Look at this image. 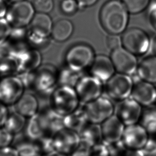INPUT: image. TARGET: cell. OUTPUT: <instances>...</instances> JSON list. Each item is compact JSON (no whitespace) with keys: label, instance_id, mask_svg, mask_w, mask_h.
<instances>
[{"label":"cell","instance_id":"cell-1","mask_svg":"<svg viewBox=\"0 0 156 156\" xmlns=\"http://www.w3.org/2000/svg\"><path fill=\"white\" fill-rule=\"evenodd\" d=\"M26 88L33 91L38 95L50 96L58 83L59 73L50 65H44L30 73L18 76Z\"/></svg>","mask_w":156,"mask_h":156},{"label":"cell","instance_id":"cell-23","mask_svg":"<svg viewBox=\"0 0 156 156\" xmlns=\"http://www.w3.org/2000/svg\"><path fill=\"white\" fill-rule=\"evenodd\" d=\"M80 141L92 147L102 141L101 125L89 122L78 133Z\"/></svg>","mask_w":156,"mask_h":156},{"label":"cell","instance_id":"cell-35","mask_svg":"<svg viewBox=\"0 0 156 156\" xmlns=\"http://www.w3.org/2000/svg\"><path fill=\"white\" fill-rule=\"evenodd\" d=\"M105 143L108 147L109 156H123L125 151L127 149L121 139L115 142Z\"/></svg>","mask_w":156,"mask_h":156},{"label":"cell","instance_id":"cell-49","mask_svg":"<svg viewBox=\"0 0 156 156\" xmlns=\"http://www.w3.org/2000/svg\"><path fill=\"white\" fill-rule=\"evenodd\" d=\"M40 156H67L64 155V154H60L57 151H53V152H49L47 154H41Z\"/></svg>","mask_w":156,"mask_h":156},{"label":"cell","instance_id":"cell-50","mask_svg":"<svg viewBox=\"0 0 156 156\" xmlns=\"http://www.w3.org/2000/svg\"><path fill=\"white\" fill-rule=\"evenodd\" d=\"M7 3H16V2H19V1H23V0H4Z\"/></svg>","mask_w":156,"mask_h":156},{"label":"cell","instance_id":"cell-11","mask_svg":"<svg viewBox=\"0 0 156 156\" xmlns=\"http://www.w3.org/2000/svg\"><path fill=\"white\" fill-rule=\"evenodd\" d=\"M75 89L81 104L93 101L102 96L104 86L102 82L93 76L82 77Z\"/></svg>","mask_w":156,"mask_h":156},{"label":"cell","instance_id":"cell-41","mask_svg":"<svg viewBox=\"0 0 156 156\" xmlns=\"http://www.w3.org/2000/svg\"><path fill=\"white\" fill-rule=\"evenodd\" d=\"M148 18L150 25L156 31V0L149 4Z\"/></svg>","mask_w":156,"mask_h":156},{"label":"cell","instance_id":"cell-47","mask_svg":"<svg viewBox=\"0 0 156 156\" xmlns=\"http://www.w3.org/2000/svg\"><path fill=\"white\" fill-rule=\"evenodd\" d=\"M8 7L7 3L4 0H0V18L5 17Z\"/></svg>","mask_w":156,"mask_h":156},{"label":"cell","instance_id":"cell-10","mask_svg":"<svg viewBox=\"0 0 156 156\" xmlns=\"http://www.w3.org/2000/svg\"><path fill=\"white\" fill-rule=\"evenodd\" d=\"M30 25L27 35L30 43L42 44L51 34L52 21L47 13H37L35 15Z\"/></svg>","mask_w":156,"mask_h":156},{"label":"cell","instance_id":"cell-27","mask_svg":"<svg viewBox=\"0 0 156 156\" xmlns=\"http://www.w3.org/2000/svg\"><path fill=\"white\" fill-rule=\"evenodd\" d=\"M73 30L74 27L71 21L67 19H61L53 25L51 35L55 40L63 42L69 38Z\"/></svg>","mask_w":156,"mask_h":156},{"label":"cell","instance_id":"cell-20","mask_svg":"<svg viewBox=\"0 0 156 156\" xmlns=\"http://www.w3.org/2000/svg\"><path fill=\"white\" fill-rule=\"evenodd\" d=\"M89 122L86 113L81 104L77 109L63 117L65 128L78 133Z\"/></svg>","mask_w":156,"mask_h":156},{"label":"cell","instance_id":"cell-21","mask_svg":"<svg viewBox=\"0 0 156 156\" xmlns=\"http://www.w3.org/2000/svg\"><path fill=\"white\" fill-rule=\"evenodd\" d=\"M16 111L26 118H30L38 112L39 104L35 95L23 94L15 104Z\"/></svg>","mask_w":156,"mask_h":156},{"label":"cell","instance_id":"cell-34","mask_svg":"<svg viewBox=\"0 0 156 156\" xmlns=\"http://www.w3.org/2000/svg\"><path fill=\"white\" fill-rule=\"evenodd\" d=\"M32 4L36 11L43 13L51 12L54 6L53 0H33Z\"/></svg>","mask_w":156,"mask_h":156},{"label":"cell","instance_id":"cell-28","mask_svg":"<svg viewBox=\"0 0 156 156\" xmlns=\"http://www.w3.org/2000/svg\"><path fill=\"white\" fill-rule=\"evenodd\" d=\"M25 128L26 137L34 141L47 135L41 122L38 113L30 118V120L26 122Z\"/></svg>","mask_w":156,"mask_h":156},{"label":"cell","instance_id":"cell-39","mask_svg":"<svg viewBox=\"0 0 156 156\" xmlns=\"http://www.w3.org/2000/svg\"><path fill=\"white\" fill-rule=\"evenodd\" d=\"M78 7V4L76 0H63L61 2V10L67 15L74 13Z\"/></svg>","mask_w":156,"mask_h":156},{"label":"cell","instance_id":"cell-15","mask_svg":"<svg viewBox=\"0 0 156 156\" xmlns=\"http://www.w3.org/2000/svg\"><path fill=\"white\" fill-rule=\"evenodd\" d=\"M78 133L64 128L53 135L55 151L65 156L70 155L80 143Z\"/></svg>","mask_w":156,"mask_h":156},{"label":"cell","instance_id":"cell-52","mask_svg":"<svg viewBox=\"0 0 156 156\" xmlns=\"http://www.w3.org/2000/svg\"></svg>","mask_w":156,"mask_h":156},{"label":"cell","instance_id":"cell-14","mask_svg":"<svg viewBox=\"0 0 156 156\" xmlns=\"http://www.w3.org/2000/svg\"><path fill=\"white\" fill-rule=\"evenodd\" d=\"M111 59L118 73L131 76L136 72L138 63L135 55L124 48L120 46L112 50Z\"/></svg>","mask_w":156,"mask_h":156},{"label":"cell","instance_id":"cell-45","mask_svg":"<svg viewBox=\"0 0 156 156\" xmlns=\"http://www.w3.org/2000/svg\"><path fill=\"white\" fill-rule=\"evenodd\" d=\"M98 0H76L80 8H85L92 6L97 2Z\"/></svg>","mask_w":156,"mask_h":156},{"label":"cell","instance_id":"cell-7","mask_svg":"<svg viewBox=\"0 0 156 156\" xmlns=\"http://www.w3.org/2000/svg\"><path fill=\"white\" fill-rule=\"evenodd\" d=\"M150 40L144 30L132 28L125 31L122 38L123 47L135 56L144 55L150 49Z\"/></svg>","mask_w":156,"mask_h":156},{"label":"cell","instance_id":"cell-4","mask_svg":"<svg viewBox=\"0 0 156 156\" xmlns=\"http://www.w3.org/2000/svg\"><path fill=\"white\" fill-rule=\"evenodd\" d=\"M35 10L33 4L23 0L10 4L4 18L12 28H25L34 18Z\"/></svg>","mask_w":156,"mask_h":156},{"label":"cell","instance_id":"cell-37","mask_svg":"<svg viewBox=\"0 0 156 156\" xmlns=\"http://www.w3.org/2000/svg\"><path fill=\"white\" fill-rule=\"evenodd\" d=\"M90 156H109V152L107 144L103 141L92 146L90 151Z\"/></svg>","mask_w":156,"mask_h":156},{"label":"cell","instance_id":"cell-36","mask_svg":"<svg viewBox=\"0 0 156 156\" xmlns=\"http://www.w3.org/2000/svg\"><path fill=\"white\" fill-rule=\"evenodd\" d=\"M13 135L5 127H0V148L10 146L13 140Z\"/></svg>","mask_w":156,"mask_h":156},{"label":"cell","instance_id":"cell-22","mask_svg":"<svg viewBox=\"0 0 156 156\" xmlns=\"http://www.w3.org/2000/svg\"><path fill=\"white\" fill-rule=\"evenodd\" d=\"M136 72L141 80L156 84V56L144 58L138 64Z\"/></svg>","mask_w":156,"mask_h":156},{"label":"cell","instance_id":"cell-9","mask_svg":"<svg viewBox=\"0 0 156 156\" xmlns=\"http://www.w3.org/2000/svg\"><path fill=\"white\" fill-rule=\"evenodd\" d=\"M133 80L129 75L118 73L107 81L105 92L112 101L119 102L131 96Z\"/></svg>","mask_w":156,"mask_h":156},{"label":"cell","instance_id":"cell-16","mask_svg":"<svg viewBox=\"0 0 156 156\" xmlns=\"http://www.w3.org/2000/svg\"><path fill=\"white\" fill-rule=\"evenodd\" d=\"M142 107L156 104V87L154 84L141 80H133V86L131 96Z\"/></svg>","mask_w":156,"mask_h":156},{"label":"cell","instance_id":"cell-33","mask_svg":"<svg viewBox=\"0 0 156 156\" xmlns=\"http://www.w3.org/2000/svg\"><path fill=\"white\" fill-rule=\"evenodd\" d=\"M35 142L40 150L41 154L55 151L53 136L44 135Z\"/></svg>","mask_w":156,"mask_h":156},{"label":"cell","instance_id":"cell-30","mask_svg":"<svg viewBox=\"0 0 156 156\" xmlns=\"http://www.w3.org/2000/svg\"><path fill=\"white\" fill-rule=\"evenodd\" d=\"M15 148L19 156H40V150L36 142L27 138L17 143Z\"/></svg>","mask_w":156,"mask_h":156},{"label":"cell","instance_id":"cell-6","mask_svg":"<svg viewBox=\"0 0 156 156\" xmlns=\"http://www.w3.org/2000/svg\"><path fill=\"white\" fill-rule=\"evenodd\" d=\"M94 54L91 46L85 44L75 45L66 53L65 61L68 68L80 72L93 63Z\"/></svg>","mask_w":156,"mask_h":156},{"label":"cell","instance_id":"cell-12","mask_svg":"<svg viewBox=\"0 0 156 156\" xmlns=\"http://www.w3.org/2000/svg\"><path fill=\"white\" fill-rule=\"evenodd\" d=\"M142 109L139 103L129 97L117 102L114 114L127 126L139 123Z\"/></svg>","mask_w":156,"mask_h":156},{"label":"cell","instance_id":"cell-48","mask_svg":"<svg viewBox=\"0 0 156 156\" xmlns=\"http://www.w3.org/2000/svg\"><path fill=\"white\" fill-rule=\"evenodd\" d=\"M153 55L156 56V34L150 41V49Z\"/></svg>","mask_w":156,"mask_h":156},{"label":"cell","instance_id":"cell-42","mask_svg":"<svg viewBox=\"0 0 156 156\" xmlns=\"http://www.w3.org/2000/svg\"><path fill=\"white\" fill-rule=\"evenodd\" d=\"M107 46L110 49L114 50L122 45V38L116 34H111L107 39Z\"/></svg>","mask_w":156,"mask_h":156},{"label":"cell","instance_id":"cell-29","mask_svg":"<svg viewBox=\"0 0 156 156\" xmlns=\"http://www.w3.org/2000/svg\"><path fill=\"white\" fill-rule=\"evenodd\" d=\"M26 122V117L16 111L9 113L4 127L13 134H16L25 128Z\"/></svg>","mask_w":156,"mask_h":156},{"label":"cell","instance_id":"cell-43","mask_svg":"<svg viewBox=\"0 0 156 156\" xmlns=\"http://www.w3.org/2000/svg\"><path fill=\"white\" fill-rule=\"evenodd\" d=\"M9 114L8 106L0 102V127L4 126Z\"/></svg>","mask_w":156,"mask_h":156},{"label":"cell","instance_id":"cell-26","mask_svg":"<svg viewBox=\"0 0 156 156\" xmlns=\"http://www.w3.org/2000/svg\"><path fill=\"white\" fill-rule=\"evenodd\" d=\"M139 123L150 136L156 135V104L143 107Z\"/></svg>","mask_w":156,"mask_h":156},{"label":"cell","instance_id":"cell-17","mask_svg":"<svg viewBox=\"0 0 156 156\" xmlns=\"http://www.w3.org/2000/svg\"><path fill=\"white\" fill-rule=\"evenodd\" d=\"M115 69L112 59L105 55H99L91 65L92 76L97 78L102 82H107L114 75Z\"/></svg>","mask_w":156,"mask_h":156},{"label":"cell","instance_id":"cell-18","mask_svg":"<svg viewBox=\"0 0 156 156\" xmlns=\"http://www.w3.org/2000/svg\"><path fill=\"white\" fill-rule=\"evenodd\" d=\"M38 114L46 135L53 136L65 128L64 117L57 113L50 107L38 111Z\"/></svg>","mask_w":156,"mask_h":156},{"label":"cell","instance_id":"cell-8","mask_svg":"<svg viewBox=\"0 0 156 156\" xmlns=\"http://www.w3.org/2000/svg\"><path fill=\"white\" fill-rule=\"evenodd\" d=\"M25 89L17 76L0 77V102L7 106L15 105L24 94Z\"/></svg>","mask_w":156,"mask_h":156},{"label":"cell","instance_id":"cell-46","mask_svg":"<svg viewBox=\"0 0 156 156\" xmlns=\"http://www.w3.org/2000/svg\"><path fill=\"white\" fill-rule=\"evenodd\" d=\"M123 156H146L143 150L126 149Z\"/></svg>","mask_w":156,"mask_h":156},{"label":"cell","instance_id":"cell-25","mask_svg":"<svg viewBox=\"0 0 156 156\" xmlns=\"http://www.w3.org/2000/svg\"><path fill=\"white\" fill-rule=\"evenodd\" d=\"M21 70L20 59L13 55L0 57V77L19 76Z\"/></svg>","mask_w":156,"mask_h":156},{"label":"cell","instance_id":"cell-32","mask_svg":"<svg viewBox=\"0 0 156 156\" xmlns=\"http://www.w3.org/2000/svg\"><path fill=\"white\" fill-rule=\"evenodd\" d=\"M151 0H122L129 13L136 14L144 10L149 4Z\"/></svg>","mask_w":156,"mask_h":156},{"label":"cell","instance_id":"cell-44","mask_svg":"<svg viewBox=\"0 0 156 156\" xmlns=\"http://www.w3.org/2000/svg\"><path fill=\"white\" fill-rule=\"evenodd\" d=\"M0 156H19V154L15 147L9 146L0 148Z\"/></svg>","mask_w":156,"mask_h":156},{"label":"cell","instance_id":"cell-2","mask_svg":"<svg viewBox=\"0 0 156 156\" xmlns=\"http://www.w3.org/2000/svg\"><path fill=\"white\" fill-rule=\"evenodd\" d=\"M102 26L111 34L124 32L129 22V11L119 0H110L102 6L100 11Z\"/></svg>","mask_w":156,"mask_h":156},{"label":"cell","instance_id":"cell-51","mask_svg":"<svg viewBox=\"0 0 156 156\" xmlns=\"http://www.w3.org/2000/svg\"><path fill=\"white\" fill-rule=\"evenodd\" d=\"M156 156V154H152V155H150V156Z\"/></svg>","mask_w":156,"mask_h":156},{"label":"cell","instance_id":"cell-31","mask_svg":"<svg viewBox=\"0 0 156 156\" xmlns=\"http://www.w3.org/2000/svg\"><path fill=\"white\" fill-rule=\"evenodd\" d=\"M81 78L80 72L73 71L67 67V69H63L61 73H59L58 83L60 85L75 88Z\"/></svg>","mask_w":156,"mask_h":156},{"label":"cell","instance_id":"cell-5","mask_svg":"<svg viewBox=\"0 0 156 156\" xmlns=\"http://www.w3.org/2000/svg\"><path fill=\"white\" fill-rule=\"evenodd\" d=\"M82 105L88 121L91 123L101 124L115 113V106L107 96H101Z\"/></svg>","mask_w":156,"mask_h":156},{"label":"cell","instance_id":"cell-13","mask_svg":"<svg viewBox=\"0 0 156 156\" xmlns=\"http://www.w3.org/2000/svg\"><path fill=\"white\" fill-rule=\"evenodd\" d=\"M150 135L139 123L125 127L121 140L127 149L142 150Z\"/></svg>","mask_w":156,"mask_h":156},{"label":"cell","instance_id":"cell-3","mask_svg":"<svg viewBox=\"0 0 156 156\" xmlns=\"http://www.w3.org/2000/svg\"><path fill=\"white\" fill-rule=\"evenodd\" d=\"M75 88L60 85L50 96V107L57 113L65 116L80 106Z\"/></svg>","mask_w":156,"mask_h":156},{"label":"cell","instance_id":"cell-40","mask_svg":"<svg viewBox=\"0 0 156 156\" xmlns=\"http://www.w3.org/2000/svg\"><path fill=\"white\" fill-rule=\"evenodd\" d=\"M91 147L80 141L77 147L73 151L70 156H90Z\"/></svg>","mask_w":156,"mask_h":156},{"label":"cell","instance_id":"cell-38","mask_svg":"<svg viewBox=\"0 0 156 156\" xmlns=\"http://www.w3.org/2000/svg\"><path fill=\"white\" fill-rule=\"evenodd\" d=\"M12 27L5 18H0V44L5 42L8 39Z\"/></svg>","mask_w":156,"mask_h":156},{"label":"cell","instance_id":"cell-19","mask_svg":"<svg viewBox=\"0 0 156 156\" xmlns=\"http://www.w3.org/2000/svg\"><path fill=\"white\" fill-rule=\"evenodd\" d=\"M100 125L103 141L112 143L118 141L122 139L125 126L115 114Z\"/></svg>","mask_w":156,"mask_h":156},{"label":"cell","instance_id":"cell-24","mask_svg":"<svg viewBox=\"0 0 156 156\" xmlns=\"http://www.w3.org/2000/svg\"><path fill=\"white\" fill-rule=\"evenodd\" d=\"M20 59L21 64L20 74H21L33 72L38 69L42 61V56L38 51L30 49L20 57Z\"/></svg>","mask_w":156,"mask_h":156}]
</instances>
